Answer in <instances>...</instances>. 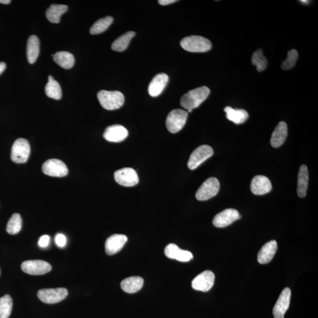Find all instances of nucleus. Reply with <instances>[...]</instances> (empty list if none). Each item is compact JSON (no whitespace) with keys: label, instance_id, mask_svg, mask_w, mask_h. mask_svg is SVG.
I'll return each mask as SVG.
<instances>
[{"label":"nucleus","instance_id":"obj_1","mask_svg":"<svg viewBox=\"0 0 318 318\" xmlns=\"http://www.w3.org/2000/svg\"><path fill=\"white\" fill-rule=\"evenodd\" d=\"M211 90L208 87L202 86L188 91L182 97L180 105L188 110L198 107L208 98Z\"/></svg>","mask_w":318,"mask_h":318},{"label":"nucleus","instance_id":"obj_2","mask_svg":"<svg viewBox=\"0 0 318 318\" xmlns=\"http://www.w3.org/2000/svg\"><path fill=\"white\" fill-rule=\"evenodd\" d=\"M97 98L102 107L108 110L118 109L125 103V96L119 91H100Z\"/></svg>","mask_w":318,"mask_h":318},{"label":"nucleus","instance_id":"obj_3","mask_svg":"<svg viewBox=\"0 0 318 318\" xmlns=\"http://www.w3.org/2000/svg\"><path fill=\"white\" fill-rule=\"evenodd\" d=\"M180 45L185 50L192 53L206 52L212 46L210 40L199 36L185 37L180 42Z\"/></svg>","mask_w":318,"mask_h":318},{"label":"nucleus","instance_id":"obj_4","mask_svg":"<svg viewBox=\"0 0 318 318\" xmlns=\"http://www.w3.org/2000/svg\"><path fill=\"white\" fill-rule=\"evenodd\" d=\"M188 117L187 111L182 109L171 111L166 119V125L169 131L176 133L184 127Z\"/></svg>","mask_w":318,"mask_h":318},{"label":"nucleus","instance_id":"obj_5","mask_svg":"<svg viewBox=\"0 0 318 318\" xmlns=\"http://www.w3.org/2000/svg\"><path fill=\"white\" fill-rule=\"evenodd\" d=\"M68 294L67 289L64 288L43 289L37 292V297L42 302L54 304L66 298Z\"/></svg>","mask_w":318,"mask_h":318},{"label":"nucleus","instance_id":"obj_6","mask_svg":"<svg viewBox=\"0 0 318 318\" xmlns=\"http://www.w3.org/2000/svg\"><path fill=\"white\" fill-rule=\"evenodd\" d=\"M220 189V183L216 177H210L203 182L196 193V199L205 201L215 196Z\"/></svg>","mask_w":318,"mask_h":318},{"label":"nucleus","instance_id":"obj_7","mask_svg":"<svg viewBox=\"0 0 318 318\" xmlns=\"http://www.w3.org/2000/svg\"><path fill=\"white\" fill-rule=\"evenodd\" d=\"M30 153V146L26 139H18L14 143L11 148V159L16 163L27 161Z\"/></svg>","mask_w":318,"mask_h":318},{"label":"nucleus","instance_id":"obj_8","mask_svg":"<svg viewBox=\"0 0 318 318\" xmlns=\"http://www.w3.org/2000/svg\"><path fill=\"white\" fill-rule=\"evenodd\" d=\"M213 154V150L210 146H199L191 154L188 163V168L191 170H194Z\"/></svg>","mask_w":318,"mask_h":318},{"label":"nucleus","instance_id":"obj_9","mask_svg":"<svg viewBox=\"0 0 318 318\" xmlns=\"http://www.w3.org/2000/svg\"><path fill=\"white\" fill-rule=\"evenodd\" d=\"M114 179L119 185L125 187H131L139 183V176L135 170L130 168H125L115 171Z\"/></svg>","mask_w":318,"mask_h":318},{"label":"nucleus","instance_id":"obj_10","mask_svg":"<svg viewBox=\"0 0 318 318\" xmlns=\"http://www.w3.org/2000/svg\"><path fill=\"white\" fill-rule=\"evenodd\" d=\"M43 173L53 177H64L67 175L68 170L64 162L59 159L47 160L42 166Z\"/></svg>","mask_w":318,"mask_h":318},{"label":"nucleus","instance_id":"obj_11","mask_svg":"<svg viewBox=\"0 0 318 318\" xmlns=\"http://www.w3.org/2000/svg\"><path fill=\"white\" fill-rule=\"evenodd\" d=\"M21 268L25 273L31 275H41L51 270L50 263L42 260H27L22 263Z\"/></svg>","mask_w":318,"mask_h":318},{"label":"nucleus","instance_id":"obj_12","mask_svg":"<svg viewBox=\"0 0 318 318\" xmlns=\"http://www.w3.org/2000/svg\"><path fill=\"white\" fill-rule=\"evenodd\" d=\"M215 276L211 271H205L193 280L191 286L194 290L202 292L210 291L214 285Z\"/></svg>","mask_w":318,"mask_h":318},{"label":"nucleus","instance_id":"obj_13","mask_svg":"<svg viewBox=\"0 0 318 318\" xmlns=\"http://www.w3.org/2000/svg\"><path fill=\"white\" fill-rule=\"evenodd\" d=\"M241 218L239 212L234 209H227L214 216L213 224L217 228H225Z\"/></svg>","mask_w":318,"mask_h":318},{"label":"nucleus","instance_id":"obj_14","mask_svg":"<svg viewBox=\"0 0 318 318\" xmlns=\"http://www.w3.org/2000/svg\"><path fill=\"white\" fill-rule=\"evenodd\" d=\"M291 291L286 288L281 292L273 309L275 318H284V315L290 305Z\"/></svg>","mask_w":318,"mask_h":318},{"label":"nucleus","instance_id":"obj_15","mask_svg":"<svg viewBox=\"0 0 318 318\" xmlns=\"http://www.w3.org/2000/svg\"><path fill=\"white\" fill-rule=\"evenodd\" d=\"M127 237L125 234H114L106 240L105 243L106 253L108 255L118 253L127 242Z\"/></svg>","mask_w":318,"mask_h":318},{"label":"nucleus","instance_id":"obj_16","mask_svg":"<svg viewBox=\"0 0 318 318\" xmlns=\"http://www.w3.org/2000/svg\"><path fill=\"white\" fill-rule=\"evenodd\" d=\"M128 136V131L122 125H114L106 128L103 137L108 142L119 143Z\"/></svg>","mask_w":318,"mask_h":318},{"label":"nucleus","instance_id":"obj_17","mask_svg":"<svg viewBox=\"0 0 318 318\" xmlns=\"http://www.w3.org/2000/svg\"><path fill=\"white\" fill-rule=\"evenodd\" d=\"M165 254L169 258L176 259L183 262L190 261L193 258V254L191 252L183 250L173 243H170L166 246Z\"/></svg>","mask_w":318,"mask_h":318},{"label":"nucleus","instance_id":"obj_18","mask_svg":"<svg viewBox=\"0 0 318 318\" xmlns=\"http://www.w3.org/2000/svg\"><path fill=\"white\" fill-rule=\"evenodd\" d=\"M272 189V183L267 177L258 175L254 177L252 180L251 191L256 195H263L270 192Z\"/></svg>","mask_w":318,"mask_h":318},{"label":"nucleus","instance_id":"obj_19","mask_svg":"<svg viewBox=\"0 0 318 318\" xmlns=\"http://www.w3.org/2000/svg\"><path fill=\"white\" fill-rule=\"evenodd\" d=\"M169 76L165 73H159L154 77V78L148 85V94L151 97H157L160 95L164 90L169 82Z\"/></svg>","mask_w":318,"mask_h":318},{"label":"nucleus","instance_id":"obj_20","mask_svg":"<svg viewBox=\"0 0 318 318\" xmlns=\"http://www.w3.org/2000/svg\"><path fill=\"white\" fill-rule=\"evenodd\" d=\"M277 244L274 240L265 243L260 249L257 255V261L260 264H266L270 262L277 251Z\"/></svg>","mask_w":318,"mask_h":318},{"label":"nucleus","instance_id":"obj_21","mask_svg":"<svg viewBox=\"0 0 318 318\" xmlns=\"http://www.w3.org/2000/svg\"><path fill=\"white\" fill-rule=\"evenodd\" d=\"M288 125L284 122H280L275 128L272 134L271 144L275 148L282 146L285 142L288 136Z\"/></svg>","mask_w":318,"mask_h":318},{"label":"nucleus","instance_id":"obj_22","mask_svg":"<svg viewBox=\"0 0 318 318\" xmlns=\"http://www.w3.org/2000/svg\"><path fill=\"white\" fill-rule=\"evenodd\" d=\"M309 182V171L307 166L302 165L297 177V194L300 198L305 197L307 193Z\"/></svg>","mask_w":318,"mask_h":318},{"label":"nucleus","instance_id":"obj_23","mask_svg":"<svg viewBox=\"0 0 318 318\" xmlns=\"http://www.w3.org/2000/svg\"><path fill=\"white\" fill-rule=\"evenodd\" d=\"M144 283V280L140 276H131L123 280L121 288L123 291L128 294H134L141 289Z\"/></svg>","mask_w":318,"mask_h":318},{"label":"nucleus","instance_id":"obj_24","mask_svg":"<svg viewBox=\"0 0 318 318\" xmlns=\"http://www.w3.org/2000/svg\"><path fill=\"white\" fill-rule=\"evenodd\" d=\"M40 53V41L36 36H31L28 39L27 57L30 64L35 63Z\"/></svg>","mask_w":318,"mask_h":318},{"label":"nucleus","instance_id":"obj_25","mask_svg":"<svg viewBox=\"0 0 318 318\" xmlns=\"http://www.w3.org/2000/svg\"><path fill=\"white\" fill-rule=\"evenodd\" d=\"M224 110L227 119L236 125L242 124L248 120L249 117L247 111L243 109H234L227 106L225 108Z\"/></svg>","mask_w":318,"mask_h":318},{"label":"nucleus","instance_id":"obj_26","mask_svg":"<svg viewBox=\"0 0 318 318\" xmlns=\"http://www.w3.org/2000/svg\"><path fill=\"white\" fill-rule=\"evenodd\" d=\"M52 56L54 61L64 69H70L73 67L75 62L73 54L68 51H59Z\"/></svg>","mask_w":318,"mask_h":318},{"label":"nucleus","instance_id":"obj_27","mask_svg":"<svg viewBox=\"0 0 318 318\" xmlns=\"http://www.w3.org/2000/svg\"><path fill=\"white\" fill-rule=\"evenodd\" d=\"M68 10L67 5L63 4H52L45 13L47 18L52 23H59L60 17Z\"/></svg>","mask_w":318,"mask_h":318},{"label":"nucleus","instance_id":"obj_28","mask_svg":"<svg viewBox=\"0 0 318 318\" xmlns=\"http://www.w3.org/2000/svg\"><path fill=\"white\" fill-rule=\"evenodd\" d=\"M135 33L131 31L123 34L113 42L111 45V49L117 51V52H122V51H125L127 48L131 40L135 36Z\"/></svg>","mask_w":318,"mask_h":318},{"label":"nucleus","instance_id":"obj_29","mask_svg":"<svg viewBox=\"0 0 318 318\" xmlns=\"http://www.w3.org/2000/svg\"><path fill=\"white\" fill-rule=\"evenodd\" d=\"M113 18L111 16H107L104 18L100 19L91 26L90 33L92 35L101 34L107 29L110 25L112 24Z\"/></svg>","mask_w":318,"mask_h":318},{"label":"nucleus","instance_id":"obj_30","mask_svg":"<svg viewBox=\"0 0 318 318\" xmlns=\"http://www.w3.org/2000/svg\"><path fill=\"white\" fill-rule=\"evenodd\" d=\"M45 92L46 95L55 100L61 99L62 91L61 87L58 82L55 80L48 82L45 87Z\"/></svg>","mask_w":318,"mask_h":318},{"label":"nucleus","instance_id":"obj_31","mask_svg":"<svg viewBox=\"0 0 318 318\" xmlns=\"http://www.w3.org/2000/svg\"><path fill=\"white\" fill-rule=\"evenodd\" d=\"M13 309V300L9 295L0 298V318H8Z\"/></svg>","mask_w":318,"mask_h":318},{"label":"nucleus","instance_id":"obj_32","mask_svg":"<svg viewBox=\"0 0 318 318\" xmlns=\"http://www.w3.org/2000/svg\"><path fill=\"white\" fill-rule=\"evenodd\" d=\"M22 219L19 213H14L8 220L6 231L10 234H16L21 231Z\"/></svg>","mask_w":318,"mask_h":318},{"label":"nucleus","instance_id":"obj_33","mask_svg":"<svg viewBox=\"0 0 318 318\" xmlns=\"http://www.w3.org/2000/svg\"><path fill=\"white\" fill-rule=\"evenodd\" d=\"M252 64L255 65L257 70L262 72L266 69L268 65V61L263 55L262 49L257 50L254 52L252 57Z\"/></svg>","mask_w":318,"mask_h":318},{"label":"nucleus","instance_id":"obj_34","mask_svg":"<svg viewBox=\"0 0 318 318\" xmlns=\"http://www.w3.org/2000/svg\"><path fill=\"white\" fill-rule=\"evenodd\" d=\"M298 58V53L296 50L292 49L288 51L287 58L282 63L283 70H289L295 66Z\"/></svg>","mask_w":318,"mask_h":318},{"label":"nucleus","instance_id":"obj_35","mask_svg":"<svg viewBox=\"0 0 318 318\" xmlns=\"http://www.w3.org/2000/svg\"><path fill=\"white\" fill-rule=\"evenodd\" d=\"M55 242L59 247H64L67 243L66 237L63 234H57L55 237Z\"/></svg>","mask_w":318,"mask_h":318},{"label":"nucleus","instance_id":"obj_36","mask_svg":"<svg viewBox=\"0 0 318 318\" xmlns=\"http://www.w3.org/2000/svg\"><path fill=\"white\" fill-rule=\"evenodd\" d=\"M50 237L48 235H43L39 240V245L42 248H47L49 245Z\"/></svg>","mask_w":318,"mask_h":318},{"label":"nucleus","instance_id":"obj_37","mask_svg":"<svg viewBox=\"0 0 318 318\" xmlns=\"http://www.w3.org/2000/svg\"><path fill=\"white\" fill-rule=\"evenodd\" d=\"M176 1V0H159L158 2L160 5H166L172 4L173 2H175Z\"/></svg>","mask_w":318,"mask_h":318},{"label":"nucleus","instance_id":"obj_38","mask_svg":"<svg viewBox=\"0 0 318 318\" xmlns=\"http://www.w3.org/2000/svg\"><path fill=\"white\" fill-rule=\"evenodd\" d=\"M6 68V64L5 63L0 62V75L3 72L4 70Z\"/></svg>","mask_w":318,"mask_h":318},{"label":"nucleus","instance_id":"obj_39","mask_svg":"<svg viewBox=\"0 0 318 318\" xmlns=\"http://www.w3.org/2000/svg\"><path fill=\"white\" fill-rule=\"evenodd\" d=\"M11 2L10 0H0V3L4 4H8Z\"/></svg>","mask_w":318,"mask_h":318},{"label":"nucleus","instance_id":"obj_40","mask_svg":"<svg viewBox=\"0 0 318 318\" xmlns=\"http://www.w3.org/2000/svg\"><path fill=\"white\" fill-rule=\"evenodd\" d=\"M48 82H51L52 81V80H54L52 76H48Z\"/></svg>","mask_w":318,"mask_h":318},{"label":"nucleus","instance_id":"obj_41","mask_svg":"<svg viewBox=\"0 0 318 318\" xmlns=\"http://www.w3.org/2000/svg\"><path fill=\"white\" fill-rule=\"evenodd\" d=\"M300 2H301L302 4H308L309 2V1H305V0H302V1H300Z\"/></svg>","mask_w":318,"mask_h":318},{"label":"nucleus","instance_id":"obj_42","mask_svg":"<svg viewBox=\"0 0 318 318\" xmlns=\"http://www.w3.org/2000/svg\"><path fill=\"white\" fill-rule=\"evenodd\" d=\"M0 274H1V271H0Z\"/></svg>","mask_w":318,"mask_h":318}]
</instances>
